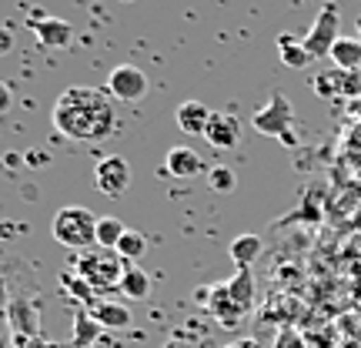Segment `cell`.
<instances>
[{
	"label": "cell",
	"mask_w": 361,
	"mask_h": 348,
	"mask_svg": "<svg viewBox=\"0 0 361 348\" xmlns=\"http://www.w3.org/2000/svg\"><path fill=\"white\" fill-rule=\"evenodd\" d=\"M94 318L107 328H128L130 325V311L124 305H114V301H107V305H94Z\"/></svg>",
	"instance_id": "cell-19"
},
{
	"label": "cell",
	"mask_w": 361,
	"mask_h": 348,
	"mask_svg": "<svg viewBox=\"0 0 361 348\" xmlns=\"http://www.w3.org/2000/svg\"><path fill=\"white\" fill-rule=\"evenodd\" d=\"M331 64L341 71V74H355L361 67V40L358 37H341L331 51Z\"/></svg>",
	"instance_id": "cell-13"
},
{
	"label": "cell",
	"mask_w": 361,
	"mask_h": 348,
	"mask_svg": "<svg viewBox=\"0 0 361 348\" xmlns=\"http://www.w3.org/2000/svg\"><path fill=\"white\" fill-rule=\"evenodd\" d=\"M251 124H255V131L268 134V138H278V141L288 144V148L298 144V134H291V128H295V111H291V104H288L284 94H274L264 107H258V114H255Z\"/></svg>",
	"instance_id": "cell-4"
},
{
	"label": "cell",
	"mask_w": 361,
	"mask_h": 348,
	"mask_svg": "<svg viewBox=\"0 0 361 348\" xmlns=\"http://www.w3.org/2000/svg\"><path fill=\"white\" fill-rule=\"evenodd\" d=\"M211 295H214V298H207V305H211L214 318H218V322L224 325V328H234V325H238V322H241V318L247 315V311L241 308V305H238V301L231 298L228 284H218V288H214Z\"/></svg>",
	"instance_id": "cell-12"
},
{
	"label": "cell",
	"mask_w": 361,
	"mask_h": 348,
	"mask_svg": "<svg viewBox=\"0 0 361 348\" xmlns=\"http://www.w3.org/2000/svg\"><path fill=\"white\" fill-rule=\"evenodd\" d=\"M124 234H128V228H124V221L114 218V215H107V218L97 221V245L101 248H111V251H114Z\"/></svg>",
	"instance_id": "cell-18"
},
{
	"label": "cell",
	"mask_w": 361,
	"mask_h": 348,
	"mask_svg": "<svg viewBox=\"0 0 361 348\" xmlns=\"http://www.w3.org/2000/svg\"><path fill=\"white\" fill-rule=\"evenodd\" d=\"M117 255L124 261H130V265H137V261L144 258V251H147V238H144L141 232H128L124 238H121V245L114 248Z\"/></svg>",
	"instance_id": "cell-20"
},
{
	"label": "cell",
	"mask_w": 361,
	"mask_h": 348,
	"mask_svg": "<svg viewBox=\"0 0 361 348\" xmlns=\"http://www.w3.org/2000/svg\"><path fill=\"white\" fill-rule=\"evenodd\" d=\"M7 164H11V168H20V155H7Z\"/></svg>",
	"instance_id": "cell-23"
},
{
	"label": "cell",
	"mask_w": 361,
	"mask_h": 348,
	"mask_svg": "<svg viewBox=\"0 0 361 348\" xmlns=\"http://www.w3.org/2000/svg\"><path fill=\"white\" fill-rule=\"evenodd\" d=\"M278 54H281V64L295 67V71H305V67L311 64V54L305 51V40L278 37Z\"/></svg>",
	"instance_id": "cell-16"
},
{
	"label": "cell",
	"mask_w": 361,
	"mask_h": 348,
	"mask_svg": "<svg viewBox=\"0 0 361 348\" xmlns=\"http://www.w3.org/2000/svg\"><path fill=\"white\" fill-rule=\"evenodd\" d=\"M74 265H78L80 278L87 284H94V288H121V278H124V271H128V261L121 258L117 251L101 248V245L80 251Z\"/></svg>",
	"instance_id": "cell-3"
},
{
	"label": "cell",
	"mask_w": 361,
	"mask_h": 348,
	"mask_svg": "<svg viewBox=\"0 0 361 348\" xmlns=\"http://www.w3.org/2000/svg\"><path fill=\"white\" fill-rule=\"evenodd\" d=\"M30 30H34L40 47H47V51H64V47H71V40H74V27L67 24L64 17L34 13L30 17Z\"/></svg>",
	"instance_id": "cell-8"
},
{
	"label": "cell",
	"mask_w": 361,
	"mask_h": 348,
	"mask_svg": "<svg viewBox=\"0 0 361 348\" xmlns=\"http://www.w3.org/2000/svg\"><path fill=\"white\" fill-rule=\"evenodd\" d=\"M261 248H264V241H261L258 234H238L228 251H231V258H234V265H238V268H251V265L258 261Z\"/></svg>",
	"instance_id": "cell-14"
},
{
	"label": "cell",
	"mask_w": 361,
	"mask_h": 348,
	"mask_svg": "<svg viewBox=\"0 0 361 348\" xmlns=\"http://www.w3.org/2000/svg\"><path fill=\"white\" fill-rule=\"evenodd\" d=\"M355 27H358V40H361V17H358V20H355Z\"/></svg>",
	"instance_id": "cell-24"
},
{
	"label": "cell",
	"mask_w": 361,
	"mask_h": 348,
	"mask_svg": "<svg viewBox=\"0 0 361 348\" xmlns=\"http://www.w3.org/2000/svg\"><path fill=\"white\" fill-rule=\"evenodd\" d=\"M94 184H97V191L107 194V198H121L130 184V164L121 155L101 157L97 168H94Z\"/></svg>",
	"instance_id": "cell-7"
},
{
	"label": "cell",
	"mask_w": 361,
	"mask_h": 348,
	"mask_svg": "<svg viewBox=\"0 0 361 348\" xmlns=\"http://www.w3.org/2000/svg\"><path fill=\"white\" fill-rule=\"evenodd\" d=\"M51 124L71 141H104L117 124V111L107 90L67 88L51 111Z\"/></svg>",
	"instance_id": "cell-1"
},
{
	"label": "cell",
	"mask_w": 361,
	"mask_h": 348,
	"mask_svg": "<svg viewBox=\"0 0 361 348\" xmlns=\"http://www.w3.org/2000/svg\"><path fill=\"white\" fill-rule=\"evenodd\" d=\"M121 292L134 301H144V298L151 295V278H147V271L137 268V265H128L124 271V278H121Z\"/></svg>",
	"instance_id": "cell-15"
},
{
	"label": "cell",
	"mask_w": 361,
	"mask_h": 348,
	"mask_svg": "<svg viewBox=\"0 0 361 348\" xmlns=\"http://www.w3.org/2000/svg\"><path fill=\"white\" fill-rule=\"evenodd\" d=\"M228 292L231 298L241 305L245 311H251V301H255V282H251V268H238L231 282H228Z\"/></svg>",
	"instance_id": "cell-17"
},
{
	"label": "cell",
	"mask_w": 361,
	"mask_h": 348,
	"mask_svg": "<svg viewBox=\"0 0 361 348\" xmlns=\"http://www.w3.org/2000/svg\"><path fill=\"white\" fill-rule=\"evenodd\" d=\"M211 107L201 101H184L178 104V128L184 134H197V138H204L207 134V124H211Z\"/></svg>",
	"instance_id": "cell-11"
},
{
	"label": "cell",
	"mask_w": 361,
	"mask_h": 348,
	"mask_svg": "<svg viewBox=\"0 0 361 348\" xmlns=\"http://www.w3.org/2000/svg\"><path fill=\"white\" fill-rule=\"evenodd\" d=\"M207 184L218 194H231L238 188V174L231 168H224V164H214V168L207 171Z\"/></svg>",
	"instance_id": "cell-21"
},
{
	"label": "cell",
	"mask_w": 361,
	"mask_h": 348,
	"mask_svg": "<svg viewBox=\"0 0 361 348\" xmlns=\"http://www.w3.org/2000/svg\"><path fill=\"white\" fill-rule=\"evenodd\" d=\"M204 171H211L204 164V157L197 155V151H191V148H171L168 157H164V174H171V178H197V174H204Z\"/></svg>",
	"instance_id": "cell-10"
},
{
	"label": "cell",
	"mask_w": 361,
	"mask_h": 348,
	"mask_svg": "<svg viewBox=\"0 0 361 348\" xmlns=\"http://www.w3.org/2000/svg\"><path fill=\"white\" fill-rule=\"evenodd\" d=\"M147 88H151L147 74L134 64H117L114 71H111V78H107V94H111L114 101H124V104H137L144 94H147Z\"/></svg>",
	"instance_id": "cell-6"
},
{
	"label": "cell",
	"mask_w": 361,
	"mask_h": 348,
	"mask_svg": "<svg viewBox=\"0 0 361 348\" xmlns=\"http://www.w3.org/2000/svg\"><path fill=\"white\" fill-rule=\"evenodd\" d=\"M338 40H341L338 37V7L324 4L322 11L314 13L308 34H305V51L311 54V61H322V57L331 61V51H335Z\"/></svg>",
	"instance_id": "cell-5"
},
{
	"label": "cell",
	"mask_w": 361,
	"mask_h": 348,
	"mask_svg": "<svg viewBox=\"0 0 361 348\" xmlns=\"http://www.w3.org/2000/svg\"><path fill=\"white\" fill-rule=\"evenodd\" d=\"M97 215L90 208H78V205H67L61 208L51 221V234L54 241L61 248H71V251H87V248L97 245Z\"/></svg>",
	"instance_id": "cell-2"
},
{
	"label": "cell",
	"mask_w": 361,
	"mask_h": 348,
	"mask_svg": "<svg viewBox=\"0 0 361 348\" xmlns=\"http://www.w3.org/2000/svg\"><path fill=\"white\" fill-rule=\"evenodd\" d=\"M274 348H305V345H301V338L295 335V328H281V335H278Z\"/></svg>",
	"instance_id": "cell-22"
},
{
	"label": "cell",
	"mask_w": 361,
	"mask_h": 348,
	"mask_svg": "<svg viewBox=\"0 0 361 348\" xmlns=\"http://www.w3.org/2000/svg\"><path fill=\"white\" fill-rule=\"evenodd\" d=\"M204 141L211 144V148H218V151L238 148V141H241V121H238L231 111H214L211 124H207Z\"/></svg>",
	"instance_id": "cell-9"
}]
</instances>
